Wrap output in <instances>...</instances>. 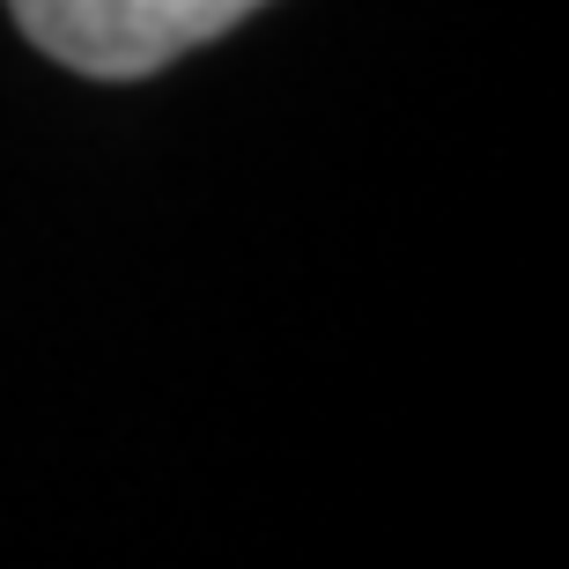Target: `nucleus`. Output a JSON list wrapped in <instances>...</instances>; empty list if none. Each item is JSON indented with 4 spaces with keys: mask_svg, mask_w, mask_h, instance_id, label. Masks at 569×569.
Segmentation results:
<instances>
[{
    "mask_svg": "<svg viewBox=\"0 0 569 569\" xmlns=\"http://www.w3.org/2000/svg\"><path fill=\"white\" fill-rule=\"evenodd\" d=\"M8 8L44 60L97 82H141L178 52L237 30L267 0H8Z\"/></svg>",
    "mask_w": 569,
    "mask_h": 569,
    "instance_id": "1",
    "label": "nucleus"
}]
</instances>
